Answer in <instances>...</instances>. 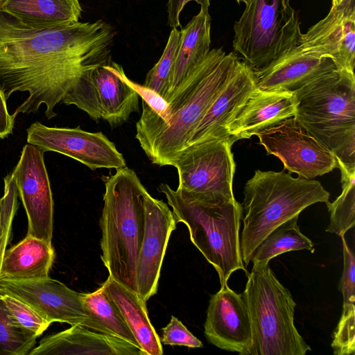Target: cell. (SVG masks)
Listing matches in <instances>:
<instances>
[{
  "instance_id": "cell-15",
  "label": "cell",
  "mask_w": 355,
  "mask_h": 355,
  "mask_svg": "<svg viewBox=\"0 0 355 355\" xmlns=\"http://www.w3.org/2000/svg\"><path fill=\"white\" fill-rule=\"evenodd\" d=\"M144 232L136 265L137 295L144 302L157 292L160 271L177 220L168 204L144 193Z\"/></svg>"
},
{
  "instance_id": "cell-31",
  "label": "cell",
  "mask_w": 355,
  "mask_h": 355,
  "mask_svg": "<svg viewBox=\"0 0 355 355\" xmlns=\"http://www.w3.org/2000/svg\"><path fill=\"white\" fill-rule=\"evenodd\" d=\"M180 41V30L172 28L161 58L147 73L144 83V86L155 91L164 99Z\"/></svg>"
},
{
  "instance_id": "cell-33",
  "label": "cell",
  "mask_w": 355,
  "mask_h": 355,
  "mask_svg": "<svg viewBox=\"0 0 355 355\" xmlns=\"http://www.w3.org/2000/svg\"><path fill=\"white\" fill-rule=\"evenodd\" d=\"M162 331L159 339L161 343L165 345L185 346L191 348L203 347L202 343L173 315Z\"/></svg>"
},
{
  "instance_id": "cell-23",
  "label": "cell",
  "mask_w": 355,
  "mask_h": 355,
  "mask_svg": "<svg viewBox=\"0 0 355 355\" xmlns=\"http://www.w3.org/2000/svg\"><path fill=\"white\" fill-rule=\"evenodd\" d=\"M103 288L121 312L141 347L143 355H162L159 336L148 318L146 302L108 276Z\"/></svg>"
},
{
  "instance_id": "cell-11",
  "label": "cell",
  "mask_w": 355,
  "mask_h": 355,
  "mask_svg": "<svg viewBox=\"0 0 355 355\" xmlns=\"http://www.w3.org/2000/svg\"><path fill=\"white\" fill-rule=\"evenodd\" d=\"M256 136L268 155L279 158L284 169L313 179L338 168L334 154L309 135L294 117L286 119Z\"/></svg>"
},
{
  "instance_id": "cell-7",
  "label": "cell",
  "mask_w": 355,
  "mask_h": 355,
  "mask_svg": "<svg viewBox=\"0 0 355 355\" xmlns=\"http://www.w3.org/2000/svg\"><path fill=\"white\" fill-rule=\"evenodd\" d=\"M242 295L251 322L250 355H305L311 350L294 324L296 304L268 263H253Z\"/></svg>"
},
{
  "instance_id": "cell-24",
  "label": "cell",
  "mask_w": 355,
  "mask_h": 355,
  "mask_svg": "<svg viewBox=\"0 0 355 355\" xmlns=\"http://www.w3.org/2000/svg\"><path fill=\"white\" fill-rule=\"evenodd\" d=\"M211 21L209 10L200 8L199 12L180 29L181 41L168 82L166 101L210 51Z\"/></svg>"
},
{
  "instance_id": "cell-40",
  "label": "cell",
  "mask_w": 355,
  "mask_h": 355,
  "mask_svg": "<svg viewBox=\"0 0 355 355\" xmlns=\"http://www.w3.org/2000/svg\"><path fill=\"white\" fill-rule=\"evenodd\" d=\"M238 3H243L247 4L250 0H236Z\"/></svg>"
},
{
  "instance_id": "cell-18",
  "label": "cell",
  "mask_w": 355,
  "mask_h": 355,
  "mask_svg": "<svg viewBox=\"0 0 355 355\" xmlns=\"http://www.w3.org/2000/svg\"><path fill=\"white\" fill-rule=\"evenodd\" d=\"M256 87L254 69L239 59L232 76L200 121L185 147L231 139L227 125Z\"/></svg>"
},
{
  "instance_id": "cell-16",
  "label": "cell",
  "mask_w": 355,
  "mask_h": 355,
  "mask_svg": "<svg viewBox=\"0 0 355 355\" xmlns=\"http://www.w3.org/2000/svg\"><path fill=\"white\" fill-rule=\"evenodd\" d=\"M204 327L205 336L213 345L250 355L252 337L248 310L242 294L228 285L211 297Z\"/></svg>"
},
{
  "instance_id": "cell-38",
  "label": "cell",
  "mask_w": 355,
  "mask_h": 355,
  "mask_svg": "<svg viewBox=\"0 0 355 355\" xmlns=\"http://www.w3.org/2000/svg\"><path fill=\"white\" fill-rule=\"evenodd\" d=\"M340 5H342V6H355V0H343Z\"/></svg>"
},
{
  "instance_id": "cell-26",
  "label": "cell",
  "mask_w": 355,
  "mask_h": 355,
  "mask_svg": "<svg viewBox=\"0 0 355 355\" xmlns=\"http://www.w3.org/2000/svg\"><path fill=\"white\" fill-rule=\"evenodd\" d=\"M343 270L338 286L343 297V311L334 331L331 347L337 355L354 354L355 351V258L342 236Z\"/></svg>"
},
{
  "instance_id": "cell-37",
  "label": "cell",
  "mask_w": 355,
  "mask_h": 355,
  "mask_svg": "<svg viewBox=\"0 0 355 355\" xmlns=\"http://www.w3.org/2000/svg\"><path fill=\"white\" fill-rule=\"evenodd\" d=\"M12 221L9 222L5 228L4 233L0 241V270L3 257L4 251L6 248L7 244L8 243L12 232Z\"/></svg>"
},
{
  "instance_id": "cell-22",
  "label": "cell",
  "mask_w": 355,
  "mask_h": 355,
  "mask_svg": "<svg viewBox=\"0 0 355 355\" xmlns=\"http://www.w3.org/2000/svg\"><path fill=\"white\" fill-rule=\"evenodd\" d=\"M55 257L51 241L27 235L5 250L0 279H33L49 277Z\"/></svg>"
},
{
  "instance_id": "cell-20",
  "label": "cell",
  "mask_w": 355,
  "mask_h": 355,
  "mask_svg": "<svg viewBox=\"0 0 355 355\" xmlns=\"http://www.w3.org/2000/svg\"><path fill=\"white\" fill-rule=\"evenodd\" d=\"M295 113L293 92L263 90L257 87L227 124V132L234 141L249 139L286 119L293 117Z\"/></svg>"
},
{
  "instance_id": "cell-39",
  "label": "cell",
  "mask_w": 355,
  "mask_h": 355,
  "mask_svg": "<svg viewBox=\"0 0 355 355\" xmlns=\"http://www.w3.org/2000/svg\"><path fill=\"white\" fill-rule=\"evenodd\" d=\"M343 0H331V8H335L338 6H339Z\"/></svg>"
},
{
  "instance_id": "cell-13",
  "label": "cell",
  "mask_w": 355,
  "mask_h": 355,
  "mask_svg": "<svg viewBox=\"0 0 355 355\" xmlns=\"http://www.w3.org/2000/svg\"><path fill=\"white\" fill-rule=\"evenodd\" d=\"M44 153L26 144L11 173L26 214L27 235L51 241L54 203Z\"/></svg>"
},
{
  "instance_id": "cell-28",
  "label": "cell",
  "mask_w": 355,
  "mask_h": 355,
  "mask_svg": "<svg viewBox=\"0 0 355 355\" xmlns=\"http://www.w3.org/2000/svg\"><path fill=\"white\" fill-rule=\"evenodd\" d=\"M299 216L293 217L272 230L259 244L250 261L268 263L284 252L306 250L314 252L313 242L300 230Z\"/></svg>"
},
{
  "instance_id": "cell-19",
  "label": "cell",
  "mask_w": 355,
  "mask_h": 355,
  "mask_svg": "<svg viewBox=\"0 0 355 355\" xmlns=\"http://www.w3.org/2000/svg\"><path fill=\"white\" fill-rule=\"evenodd\" d=\"M336 69L331 58L307 53L297 45L254 69V73L258 88L294 93L315 78Z\"/></svg>"
},
{
  "instance_id": "cell-36",
  "label": "cell",
  "mask_w": 355,
  "mask_h": 355,
  "mask_svg": "<svg viewBox=\"0 0 355 355\" xmlns=\"http://www.w3.org/2000/svg\"><path fill=\"white\" fill-rule=\"evenodd\" d=\"M15 119L8 112L6 96L0 88V139H5L12 133Z\"/></svg>"
},
{
  "instance_id": "cell-2",
  "label": "cell",
  "mask_w": 355,
  "mask_h": 355,
  "mask_svg": "<svg viewBox=\"0 0 355 355\" xmlns=\"http://www.w3.org/2000/svg\"><path fill=\"white\" fill-rule=\"evenodd\" d=\"M239 60L234 52L210 49L167 100L166 123L137 122L135 137L153 164L171 166L232 76Z\"/></svg>"
},
{
  "instance_id": "cell-34",
  "label": "cell",
  "mask_w": 355,
  "mask_h": 355,
  "mask_svg": "<svg viewBox=\"0 0 355 355\" xmlns=\"http://www.w3.org/2000/svg\"><path fill=\"white\" fill-rule=\"evenodd\" d=\"M3 182L4 193L0 198V241L6 225L13 220L18 209V193L15 180L8 178Z\"/></svg>"
},
{
  "instance_id": "cell-29",
  "label": "cell",
  "mask_w": 355,
  "mask_h": 355,
  "mask_svg": "<svg viewBox=\"0 0 355 355\" xmlns=\"http://www.w3.org/2000/svg\"><path fill=\"white\" fill-rule=\"evenodd\" d=\"M339 168L342 192L334 202H326L330 213L326 231L342 236L355 225V170Z\"/></svg>"
},
{
  "instance_id": "cell-21",
  "label": "cell",
  "mask_w": 355,
  "mask_h": 355,
  "mask_svg": "<svg viewBox=\"0 0 355 355\" xmlns=\"http://www.w3.org/2000/svg\"><path fill=\"white\" fill-rule=\"evenodd\" d=\"M143 355L141 349L115 336L79 325L44 337L28 355Z\"/></svg>"
},
{
  "instance_id": "cell-3",
  "label": "cell",
  "mask_w": 355,
  "mask_h": 355,
  "mask_svg": "<svg viewBox=\"0 0 355 355\" xmlns=\"http://www.w3.org/2000/svg\"><path fill=\"white\" fill-rule=\"evenodd\" d=\"M294 118L329 150L338 168L355 170L354 73L334 69L294 92Z\"/></svg>"
},
{
  "instance_id": "cell-14",
  "label": "cell",
  "mask_w": 355,
  "mask_h": 355,
  "mask_svg": "<svg viewBox=\"0 0 355 355\" xmlns=\"http://www.w3.org/2000/svg\"><path fill=\"white\" fill-rule=\"evenodd\" d=\"M0 293L12 295L36 309L51 323L79 325L97 331L78 293L49 277L33 279H0Z\"/></svg>"
},
{
  "instance_id": "cell-8",
  "label": "cell",
  "mask_w": 355,
  "mask_h": 355,
  "mask_svg": "<svg viewBox=\"0 0 355 355\" xmlns=\"http://www.w3.org/2000/svg\"><path fill=\"white\" fill-rule=\"evenodd\" d=\"M300 24L291 0H250L234 24V52L261 68L297 45Z\"/></svg>"
},
{
  "instance_id": "cell-9",
  "label": "cell",
  "mask_w": 355,
  "mask_h": 355,
  "mask_svg": "<svg viewBox=\"0 0 355 355\" xmlns=\"http://www.w3.org/2000/svg\"><path fill=\"white\" fill-rule=\"evenodd\" d=\"M232 139H216L189 146L173 159L180 191L197 198L234 200L235 162Z\"/></svg>"
},
{
  "instance_id": "cell-12",
  "label": "cell",
  "mask_w": 355,
  "mask_h": 355,
  "mask_svg": "<svg viewBox=\"0 0 355 355\" xmlns=\"http://www.w3.org/2000/svg\"><path fill=\"white\" fill-rule=\"evenodd\" d=\"M28 144L43 152L53 151L80 162L92 170L126 166L123 155L102 132L48 127L35 121L26 130Z\"/></svg>"
},
{
  "instance_id": "cell-10",
  "label": "cell",
  "mask_w": 355,
  "mask_h": 355,
  "mask_svg": "<svg viewBox=\"0 0 355 355\" xmlns=\"http://www.w3.org/2000/svg\"><path fill=\"white\" fill-rule=\"evenodd\" d=\"M122 66L112 60L87 71L66 94L62 103L73 105L96 121L122 125L139 111V95L121 76Z\"/></svg>"
},
{
  "instance_id": "cell-4",
  "label": "cell",
  "mask_w": 355,
  "mask_h": 355,
  "mask_svg": "<svg viewBox=\"0 0 355 355\" xmlns=\"http://www.w3.org/2000/svg\"><path fill=\"white\" fill-rule=\"evenodd\" d=\"M116 170L104 180L101 258L110 276L137 294L136 265L144 232L146 189L132 169Z\"/></svg>"
},
{
  "instance_id": "cell-17",
  "label": "cell",
  "mask_w": 355,
  "mask_h": 355,
  "mask_svg": "<svg viewBox=\"0 0 355 355\" xmlns=\"http://www.w3.org/2000/svg\"><path fill=\"white\" fill-rule=\"evenodd\" d=\"M297 46L307 53L331 58L338 69L354 73L355 6L330 8L325 17L302 33Z\"/></svg>"
},
{
  "instance_id": "cell-32",
  "label": "cell",
  "mask_w": 355,
  "mask_h": 355,
  "mask_svg": "<svg viewBox=\"0 0 355 355\" xmlns=\"http://www.w3.org/2000/svg\"><path fill=\"white\" fill-rule=\"evenodd\" d=\"M11 319L35 336H41L51 324L28 304L9 294L0 293Z\"/></svg>"
},
{
  "instance_id": "cell-25",
  "label": "cell",
  "mask_w": 355,
  "mask_h": 355,
  "mask_svg": "<svg viewBox=\"0 0 355 355\" xmlns=\"http://www.w3.org/2000/svg\"><path fill=\"white\" fill-rule=\"evenodd\" d=\"M0 10L26 23L55 25L78 22L79 0H0Z\"/></svg>"
},
{
  "instance_id": "cell-35",
  "label": "cell",
  "mask_w": 355,
  "mask_h": 355,
  "mask_svg": "<svg viewBox=\"0 0 355 355\" xmlns=\"http://www.w3.org/2000/svg\"><path fill=\"white\" fill-rule=\"evenodd\" d=\"M194 1L200 6V8L209 10L210 0H168L167 12L168 24L172 28L181 26L180 22V13L186 4Z\"/></svg>"
},
{
  "instance_id": "cell-5",
  "label": "cell",
  "mask_w": 355,
  "mask_h": 355,
  "mask_svg": "<svg viewBox=\"0 0 355 355\" xmlns=\"http://www.w3.org/2000/svg\"><path fill=\"white\" fill-rule=\"evenodd\" d=\"M157 189L164 194L177 223L187 227L191 242L215 268L220 287L227 285L236 270L247 272L240 245L241 203L236 199L194 198L164 183Z\"/></svg>"
},
{
  "instance_id": "cell-6",
  "label": "cell",
  "mask_w": 355,
  "mask_h": 355,
  "mask_svg": "<svg viewBox=\"0 0 355 355\" xmlns=\"http://www.w3.org/2000/svg\"><path fill=\"white\" fill-rule=\"evenodd\" d=\"M243 228L240 238L244 265L262 240L275 227L297 216L310 205L327 202L329 193L312 179L293 178L284 171L256 170L243 189Z\"/></svg>"
},
{
  "instance_id": "cell-30",
  "label": "cell",
  "mask_w": 355,
  "mask_h": 355,
  "mask_svg": "<svg viewBox=\"0 0 355 355\" xmlns=\"http://www.w3.org/2000/svg\"><path fill=\"white\" fill-rule=\"evenodd\" d=\"M37 338L14 322L0 297V355H28Z\"/></svg>"
},
{
  "instance_id": "cell-27",
  "label": "cell",
  "mask_w": 355,
  "mask_h": 355,
  "mask_svg": "<svg viewBox=\"0 0 355 355\" xmlns=\"http://www.w3.org/2000/svg\"><path fill=\"white\" fill-rule=\"evenodd\" d=\"M81 297L87 315L97 326L98 332L121 338L141 349L121 312L108 297L103 285L92 293H81Z\"/></svg>"
},
{
  "instance_id": "cell-1",
  "label": "cell",
  "mask_w": 355,
  "mask_h": 355,
  "mask_svg": "<svg viewBox=\"0 0 355 355\" xmlns=\"http://www.w3.org/2000/svg\"><path fill=\"white\" fill-rule=\"evenodd\" d=\"M114 27L103 19L55 25L26 23L0 10V88L6 99L28 93L12 114L37 112L48 119L87 71L112 60Z\"/></svg>"
}]
</instances>
